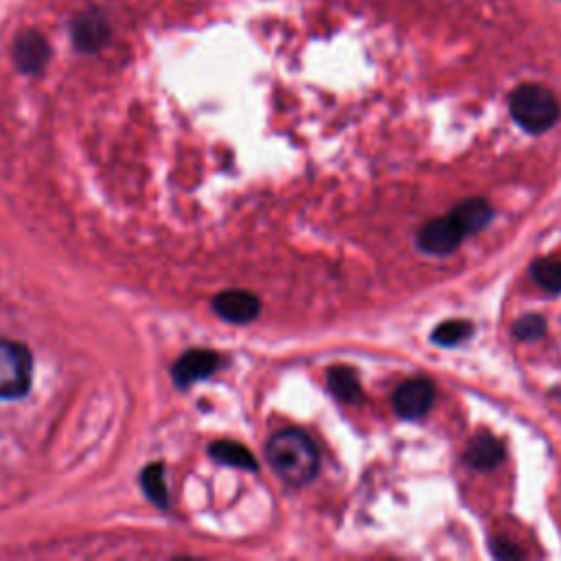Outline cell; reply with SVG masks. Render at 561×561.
<instances>
[{"mask_svg": "<svg viewBox=\"0 0 561 561\" xmlns=\"http://www.w3.org/2000/svg\"><path fill=\"white\" fill-rule=\"evenodd\" d=\"M265 454L272 469L287 484H307L318 473V449L313 440L296 427H287L272 434Z\"/></svg>", "mask_w": 561, "mask_h": 561, "instance_id": "cell-1", "label": "cell"}, {"mask_svg": "<svg viewBox=\"0 0 561 561\" xmlns=\"http://www.w3.org/2000/svg\"><path fill=\"white\" fill-rule=\"evenodd\" d=\"M508 107L513 121L530 134H541L550 129L561 114L557 96L548 88L537 83L515 88L508 96Z\"/></svg>", "mask_w": 561, "mask_h": 561, "instance_id": "cell-2", "label": "cell"}, {"mask_svg": "<svg viewBox=\"0 0 561 561\" xmlns=\"http://www.w3.org/2000/svg\"><path fill=\"white\" fill-rule=\"evenodd\" d=\"M33 377L31 351L13 340H0V399H18L28 392Z\"/></svg>", "mask_w": 561, "mask_h": 561, "instance_id": "cell-3", "label": "cell"}, {"mask_svg": "<svg viewBox=\"0 0 561 561\" xmlns=\"http://www.w3.org/2000/svg\"><path fill=\"white\" fill-rule=\"evenodd\" d=\"M467 234L462 232V228L458 226L456 217L449 213L445 217H436L430 219L416 237V243L423 252L434 254V256H443L449 254L458 248V243L465 239Z\"/></svg>", "mask_w": 561, "mask_h": 561, "instance_id": "cell-4", "label": "cell"}, {"mask_svg": "<svg viewBox=\"0 0 561 561\" xmlns=\"http://www.w3.org/2000/svg\"><path fill=\"white\" fill-rule=\"evenodd\" d=\"M70 37L79 50L96 53L110 39L107 18L94 7L79 11L70 22Z\"/></svg>", "mask_w": 561, "mask_h": 561, "instance_id": "cell-5", "label": "cell"}, {"mask_svg": "<svg viewBox=\"0 0 561 561\" xmlns=\"http://www.w3.org/2000/svg\"><path fill=\"white\" fill-rule=\"evenodd\" d=\"M432 403H434V386L425 377H414L403 381L392 394L394 412L405 421L425 416Z\"/></svg>", "mask_w": 561, "mask_h": 561, "instance_id": "cell-6", "label": "cell"}, {"mask_svg": "<svg viewBox=\"0 0 561 561\" xmlns=\"http://www.w3.org/2000/svg\"><path fill=\"white\" fill-rule=\"evenodd\" d=\"M50 57V46L44 35L37 31L22 33L13 44V61L22 72L35 75L39 72Z\"/></svg>", "mask_w": 561, "mask_h": 561, "instance_id": "cell-7", "label": "cell"}, {"mask_svg": "<svg viewBox=\"0 0 561 561\" xmlns=\"http://www.w3.org/2000/svg\"><path fill=\"white\" fill-rule=\"evenodd\" d=\"M213 309L228 322H250L259 313V298L243 289H228L215 296Z\"/></svg>", "mask_w": 561, "mask_h": 561, "instance_id": "cell-8", "label": "cell"}, {"mask_svg": "<svg viewBox=\"0 0 561 561\" xmlns=\"http://www.w3.org/2000/svg\"><path fill=\"white\" fill-rule=\"evenodd\" d=\"M219 364L217 353L206 351V348H193L184 353L175 366H173V379L180 388H188L191 383L208 377Z\"/></svg>", "mask_w": 561, "mask_h": 561, "instance_id": "cell-9", "label": "cell"}, {"mask_svg": "<svg viewBox=\"0 0 561 561\" xmlns=\"http://www.w3.org/2000/svg\"><path fill=\"white\" fill-rule=\"evenodd\" d=\"M502 460H504V445L491 434H480L471 438L465 449V462L478 471H491Z\"/></svg>", "mask_w": 561, "mask_h": 561, "instance_id": "cell-10", "label": "cell"}, {"mask_svg": "<svg viewBox=\"0 0 561 561\" xmlns=\"http://www.w3.org/2000/svg\"><path fill=\"white\" fill-rule=\"evenodd\" d=\"M451 215L456 217V221H458V226L462 228V232H465V234H471V232L482 230V228L491 221L493 210H491V206H489L484 199L471 197V199L460 202V204L451 210Z\"/></svg>", "mask_w": 561, "mask_h": 561, "instance_id": "cell-11", "label": "cell"}, {"mask_svg": "<svg viewBox=\"0 0 561 561\" xmlns=\"http://www.w3.org/2000/svg\"><path fill=\"white\" fill-rule=\"evenodd\" d=\"M210 456L224 465L230 467H239V469H248L254 471L256 469V460L254 456L239 443L232 440H217L210 445Z\"/></svg>", "mask_w": 561, "mask_h": 561, "instance_id": "cell-12", "label": "cell"}, {"mask_svg": "<svg viewBox=\"0 0 561 561\" xmlns=\"http://www.w3.org/2000/svg\"><path fill=\"white\" fill-rule=\"evenodd\" d=\"M329 390L340 399V401H355L362 392L359 379L353 368L348 366H335L329 370Z\"/></svg>", "mask_w": 561, "mask_h": 561, "instance_id": "cell-13", "label": "cell"}, {"mask_svg": "<svg viewBox=\"0 0 561 561\" xmlns=\"http://www.w3.org/2000/svg\"><path fill=\"white\" fill-rule=\"evenodd\" d=\"M530 276L533 280L550 291V294H559L561 291V261L557 259H539L533 263L530 267Z\"/></svg>", "mask_w": 561, "mask_h": 561, "instance_id": "cell-14", "label": "cell"}, {"mask_svg": "<svg viewBox=\"0 0 561 561\" xmlns=\"http://www.w3.org/2000/svg\"><path fill=\"white\" fill-rule=\"evenodd\" d=\"M140 482H142V489L147 493V497L158 504V506H167L169 504V493H167V484H164V476H162V465H149L142 469V476H140Z\"/></svg>", "mask_w": 561, "mask_h": 561, "instance_id": "cell-15", "label": "cell"}, {"mask_svg": "<svg viewBox=\"0 0 561 561\" xmlns=\"http://www.w3.org/2000/svg\"><path fill=\"white\" fill-rule=\"evenodd\" d=\"M471 331H473V327L467 320H447L434 329L432 340L443 346H454V344L462 342L465 337H469Z\"/></svg>", "mask_w": 561, "mask_h": 561, "instance_id": "cell-16", "label": "cell"}, {"mask_svg": "<svg viewBox=\"0 0 561 561\" xmlns=\"http://www.w3.org/2000/svg\"><path fill=\"white\" fill-rule=\"evenodd\" d=\"M546 331V320L537 313H530V316H524L515 322L513 327V333L519 337V340H537L541 337Z\"/></svg>", "mask_w": 561, "mask_h": 561, "instance_id": "cell-17", "label": "cell"}, {"mask_svg": "<svg viewBox=\"0 0 561 561\" xmlns=\"http://www.w3.org/2000/svg\"><path fill=\"white\" fill-rule=\"evenodd\" d=\"M493 554L495 557H519V552L513 548V543L504 541V539L493 541Z\"/></svg>", "mask_w": 561, "mask_h": 561, "instance_id": "cell-18", "label": "cell"}]
</instances>
